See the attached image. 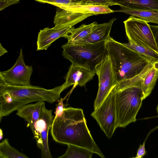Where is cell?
Returning <instances> with one entry per match:
<instances>
[{"label": "cell", "mask_w": 158, "mask_h": 158, "mask_svg": "<svg viewBox=\"0 0 158 158\" xmlns=\"http://www.w3.org/2000/svg\"><path fill=\"white\" fill-rule=\"evenodd\" d=\"M50 132L57 143L78 146L105 157L91 135L81 109L64 108L61 114L55 115Z\"/></svg>", "instance_id": "1"}, {"label": "cell", "mask_w": 158, "mask_h": 158, "mask_svg": "<svg viewBox=\"0 0 158 158\" xmlns=\"http://www.w3.org/2000/svg\"><path fill=\"white\" fill-rule=\"evenodd\" d=\"M65 89L64 85L47 89L38 86H14L0 83V121L24 106L32 102L58 101L61 93Z\"/></svg>", "instance_id": "2"}, {"label": "cell", "mask_w": 158, "mask_h": 158, "mask_svg": "<svg viewBox=\"0 0 158 158\" xmlns=\"http://www.w3.org/2000/svg\"><path fill=\"white\" fill-rule=\"evenodd\" d=\"M105 46L117 84L141 77L146 67L154 62L110 37L106 41Z\"/></svg>", "instance_id": "3"}, {"label": "cell", "mask_w": 158, "mask_h": 158, "mask_svg": "<svg viewBox=\"0 0 158 158\" xmlns=\"http://www.w3.org/2000/svg\"><path fill=\"white\" fill-rule=\"evenodd\" d=\"M105 41L74 45L65 44L61 46L62 55L72 64L95 72L97 65L107 54Z\"/></svg>", "instance_id": "4"}, {"label": "cell", "mask_w": 158, "mask_h": 158, "mask_svg": "<svg viewBox=\"0 0 158 158\" xmlns=\"http://www.w3.org/2000/svg\"><path fill=\"white\" fill-rule=\"evenodd\" d=\"M143 100L140 86H132L116 91L117 128L125 127L136 121V116L141 107Z\"/></svg>", "instance_id": "5"}, {"label": "cell", "mask_w": 158, "mask_h": 158, "mask_svg": "<svg viewBox=\"0 0 158 158\" xmlns=\"http://www.w3.org/2000/svg\"><path fill=\"white\" fill-rule=\"evenodd\" d=\"M146 21L131 16L123 22L129 41L151 49L158 53L154 36Z\"/></svg>", "instance_id": "6"}, {"label": "cell", "mask_w": 158, "mask_h": 158, "mask_svg": "<svg viewBox=\"0 0 158 158\" xmlns=\"http://www.w3.org/2000/svg\"><path fill=\"white\" fill-rule=\"evenodd\" d=\"M115 88L100 106L94 110L91 114L109 139L112 137L117 128Z\"/></svg>", "instance_id": "7"}, {"label": "cell", "mask_w": 158, "mask_h": 158, "mask_svg": "<svg viewBox=\"0 0 158 158\" xmlns=\"http://www.w3.org/2000/svg\"><path fill=\"white\" fill-rule=\"evenodd\" d=\"M95 72L98 77V89L94 103V109L102 104L117 85L112 62L107 54L97 65Z\"/></svg>", "instance_id": "8"}, {"label": "cell", "mask_w": 158, "mask_h": 158, "mask_svg": "<svg viewBox=\"0 0 158 158\" xmlns=\"http://www.w3.org/2000/svg\"><path fill=\"white\" fill-rule=\"evenodd\" d=\"M52 110L47 109L43 102L40 116L31 130L37 147L41 150L42 158H52L48 144V133L53 120Z\"/></svg>", "instance_id": "9"}, {"label": "cell", "mask_w": 158, "mask_h": 158, "mask_svg": "<svg viewBox=\"0 0 158 158\" xmlns=\"http://www.w3.org/2000/svg\"><path fill=\"white\" fill-rule=\"evenodd\" d=\"M33 73L31 66L25 64L22 48L14 65L10 69L0 72V83L14 86L31 85L30 78Z\"/></svg>", "instance_id": "10"}, {"label": "cell", "mask_w": 158, "mask_h": 158, "mask_svg": "<svg viewBox=\"0 0 158 158\" xmlns=\"http://www.w3.org/2000/svg\"><path fill=\"white\" fill-rule=\"evenodd\" d=\"M73 26H55L52 28L46 27L40 30L37 37V51L47 50L53 42L63 37L66 32Z\"/></svg>", "instance_id": "11"}, {"label": "cell", "mask_w": 158, "mask_h": 158, "mask_svg": "<svg viewBox=\"0 0 158 158\" xmlns=\"http://www.w3.org/2000/svg\"><path fill=\"white\" fill-rule=\"evenodd\" d=\"M95 72L72 64L65 77L63 83L65 89L74 85L83 86L93 79Z\"/></svg>", "instance_id": "12"}, {"label": "cell", "mask_w": 158, "mask_h": 158, "mask_svg": "<svg viewBox=\"0 0 158 158\" xmlns=\"http://www.w3.org/2000/svg\"><path fill=\"white\" fill-rule=\"evenodd\" d=\"M117 19L114 18L109 22L97 24L92 32L86 37L76 44H95L106 41L110 36V33L114 22Z\"/></svg>", "instance_id": "13"}, {"label": "cell", "mask_w": 158, "mask_h": 158, "mask_svg": "<svg viewBox=\"0 0 158 158\" xmlns=\"http://www.w3.org/2000/svg\"><path fill=\"white\" fill-rule=\"evenodd\" d=\"M94 15L90 13L83 14L67 11L57 7L54 18L55 26L73 25L81 22L88 17Z\"/></svg>", "instance_id": "14"}, {"label": "cell", "mask_w": 158, "mask_h": 158, "mask_svg": "<svg viewBox=\"0 0 158 158\" xmlns=\"http://www.w3.org/2000/svg\"><path fill=\"white\" fill-rule=\"evenodd\" d=\"M97 24V22H94L89 24H82L76 28L73 27H71L63 37L68 40L66 44L70 45L77 44L87 36Z\"/></svg>", "instance_id": "15"}, {"label": "cell", "mask_w": 158, "mask_h": 158, "mask_svg": "<svg viewBox=\"0 0 158 158\" xmlns=\"http://www.w3.org/2000/svg\"><path fill=\"white\" fill-rule=\"evenodd\" d=\"M43 102L39 101L35 104H27L17 110L16 114L27 122L31 130L39 118Z\"/></svg>", "instance_id": "16"}, {"label": "cell", "mask_w": 158, "mask_h": 158, "mask_svg": "<svg viewBox=\"0 0 158 158\" xmlns=\"http://www.w3.org/2000/svg\"><path fill=\"white\" fill-rule=\"evenodd\" d=\"M73 13H90L94 15L114 12L108 6L101 5L71 4L64 9Z\"/></svg>", "instance_id": "17"}, {"label": "cell", "mask_w": 158, "mask_h": 158, "mask_svg": "<svg viewBox=\"0 0 158 158\" xmlns=\"http://www.w3.org/2000/svg\"><path fill=\"white\" fill-rule=\"evenodd\" d=\"M158 78V61H157L153 62L143 79L141 87L143 100L151 94Z\"/></svg>", "instance_id": "18"}, {"label": "cell", "mask_w": 158, "mask_h": 158, "mask_svg": "<svg viewBox=\"0 0 158 158\" xmlns=\"http://www.w3.org/2000/svg\"><path fill=\"white\" fill-rule=\"evenodd\" d=\"M119 6L142 10L158 11V0H118Z\"/></svg>", "instance_id": "19"}, {"label": "cell", "mask_w": 158, "mask_h": 158, "mask_svg": "<svg viewBox=\"0 0 158 158\" xmlns=\"http://www.w3.org/2000/svg\"><path fill=\"white\" fill-rule=\"evenodd\" d=\"M121 9L114 12H123L131 16L158 24V11L135 10L124 6H119Z\"/></svg>", "instance_id": "20"}, {"label": "cell", "mask_w": 158, "mask_h": 158, "mask_svg": "<svg viewBox=\"0 0 158 158\" xmlns=\"http://www.w3.org/2000/svg\"><path fill=\"white\" fill-rule=\"evenodd\" d=\"M67 149L64 154L60 158H91L94 153L89 150L78 146L68 144Z\"/></svg>", "instance_id": "21"}, {"label": "cell", "mask_w": 158, "mask_h": 158, "mask_svg": "<svg viewBox=\"0 0 158 158\" xmlns=\"http://www.w3.org/2000/svg\"><path fill=\"white\" fill-rule=\"evenodd\" d=\"M28 157L12 147L7 139L0 143V158H28Z\"/></svg>", "instance_id": "22"}, {"label": "cell", "mask_w": 158, "mask_h": 158, "mask_svg": "<svg viewBox=\"0 0 158 158\" xmlns=\"http://www.w3.org/2000/svg\"><path fill=\"white\" fill-rule=\"evenodd\" d=\"M123 44L152 61H158V53L151 49L136 45L129 41Z\"/></svg>", "instance_id": "23"}, {"label": "cell", "mask_w": 158, "mask_h": 158, "mask_svg": "<svg viewBox=\"0 0 158 158\" xmlns=\"http://www.w3.org/2000/svg\"><path fill=\"white\" fill-rule=\"evenodd\" d=\"M72 4L101 5L108 6L119 5L118 3L111 0H72Z\"/></svg>", "instance_id": "24"}, {"label": "cell", "mask_w": 158, "mask_h": 158, "mask_svg": "<svg viewBox=\"0 0 158 158\" xmlns=\"http://www.w3.org/2000/svg\"><path fill=\"white\" fill-rule=\"evenodd\" d=\"M20 0H3L0 1V10L1 11L10 5L16 4Z\"/></svg>", "instance_id": "25"}, {"label": "cell", "mask_w": 158, "mask_h": 158, "mask_svg": "<svg viewBox=\"0 0 158 158\" xmlns=\"http://www.w3.org/2000/svg\"><path fill=\"white\" fill-rule=\"evenodd\" d=\"M145 146V142H144L142 145H140L139 147L138 148L136 155L135 157V158H143V156L147 154Z\"/></svg>", "instance_id": "26"}, {"label": "cell", "mask_w": 158, "mask_h": 158, "mask_svg": "<svg viewBox=\"0 0 158 158\" xmlns=\"http://www.w3.org/2000/svg\"><path fill=\"white\" fill-rule=\"evenodd\" d=\"M64 100V99L61 98L58 101V103L56 109L55 115L60 114L63 112L64 108L63 103Z\"/></svg>", "instance_id": "27"}, {"label": "cell", "mask_w": 158, "mask_h": 158, "mask_svg": "<svg viewBox=\"0 0 158 158\" xmlns=\"http://www.w3.org/2000/svg\"><path fill=\"white\" fill-rule=\"evenodd\" d=\"M155 41L158 49V25H150Z\"/></svg>", "instance_id": "28"}, {"label": "cell", "mask_w": 158, "mask_h": 158, "mask_svg": "<svg viewBox=\"0 0 158 158\" xmlns=\"http://www.w3.org/2000/svg\"><path fill=\"white\" fill-rule=\"evenodd\" d=\"M7 51L5 48L0 44V56L4 55L5 53L7 52Z\"/></svg>", "instance_id": "29"}, {"label": "cell", "mask_w": 158, "mask_h": 158, "mask_svg": "<svg viewBox=\"0 0 158 158\" xmlns=\"http://www.w3.org/2000/svg\"><path fill=\"white\" fill-rule=\"evenodd\" d=\"M3 137V133L2 130L1 129L0 130V139L1 140Z\"/></svg>", "instance_id": "30"}, {"label": "cell", "mask_w": 158, "mask_h": 158, "mask_svg": "<svg viewBox=\"0 0 158 158\" xmlns=\"http://www.w3.org/2000/svg\"><path fill=\"white\" fill-rule=\"evenodd\" d=\"M156 111L158 114V105L157 106L156 108Z\"/></svg>", "instance_id": "31"}, {"label": "cell", "mask_w": 158, "mask_h": 158, "mask_svg": "<svg viewBox=\"0 0 158 158\" xmlns=\"http://www.w3.org/2000/svg\"><path fill=\"white\" fill-rule=\"evenodd\" d=\"M111 0L112 1L114 2H117V1H118V0Z\"/></svg>", "instance_id": "32"}]
</instances>
